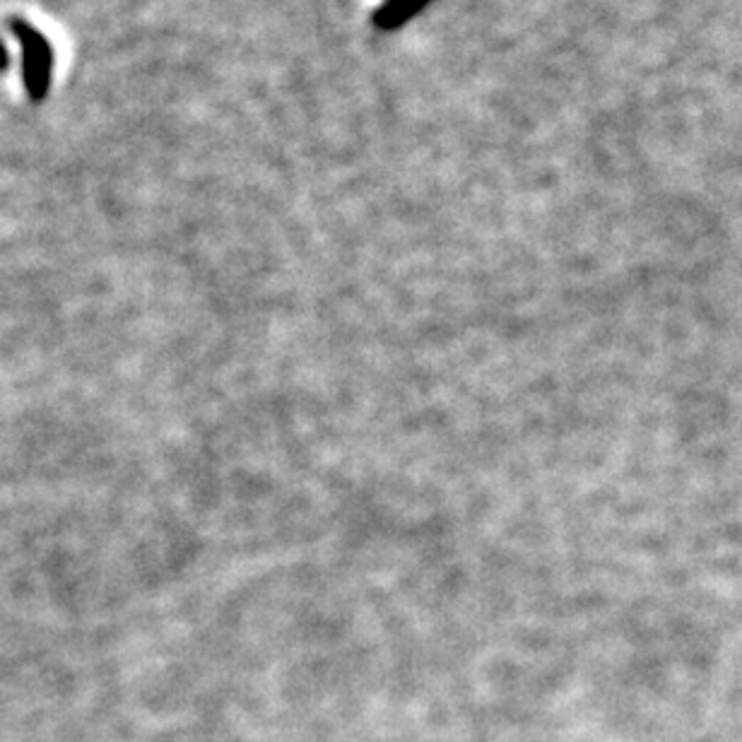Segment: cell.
<instances>
[{
  "label": "cell",
  "mask_w": 742,
  "mask_h": 742,
  "mask_svg": "<svg viewBox=\"0 0 742 742\" xmlns=\"http://www.w3.org/2000/svg\"><path fill=\"white\" fill-rule=\"evenodd\" d=\"M432 0H362V10L376 30H396Z\"/></svg>",
  "instance_id": "1"
}]
</instances>
